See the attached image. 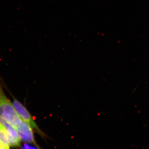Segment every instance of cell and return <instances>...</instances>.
<instances>
[{"instance_id": "6da1fadb", "label": "cell", "mask_w": 149, "mask_h": 149, "mask_svg": "<svg viewBox=\"0 0 149 149\" xmlns=\"http://www.w3.org/2000/svg\"><path fill=\"white\" fill-rule=\"evenodd\" d=\"M0 118L15 128L20 125L22 119L17 113L13 103L8 99L0 84Z\"/></svg>"}, {"instance_id": "7a4b0ae2", "label": "cell", "mask_w": 149, "mask_h": 149, "mask_svg": "<svg viewBox=\"0 0 149 149\" xmlns=\"http://www.w3.org/2000/svg\"><path fill=\"white\" fill-rule=\"evenodd\" d=\"M12 103L17 112L22 119L29 124L32 128L35 129L40 135L43 137H45V133L40 130L32 115L25 107L16 100H14Z\"/></svg>"}, {"instance_id": "3957f363", "label": "cell", "mask_w": 149, "mask_h": 149, "mask_svg": "<svg viewBox=\"0 0 149 149\" xmlns=\"http://www.w3.org/2000/svg\"><path fill=\"white\" fill-rule=\"evenodd\" d=\"M15 129L21 141L25 143L32 144L35 147H39L35 141L32 128L29 124L22 120L20 125Z\"/></svg>"}, {"instance_id": "277c9868", "label": "cell", "mask_w": 149, "mask_h": 149, "mask_svg": "<svg viewBox=\"0 0 149 149\" xmlns=\"http://www.w3.org/2000/svg\"><path fill=\"white\" fill-rule=\"evenodd\" d=\"M0 123L5 131L9 146L13 147L19 146L21 140L16 129L12 125L1 118Z\"/></svg>"}, {"instance_id": "5b68a950", "label": "cell", "mask_w": 149, "mask_h": 149, "mask_svg": "<svg viewBox=\"0 0 149 149\" xmlns=\"http://www.w3.org/2000/svg\"><path fill=\"white\" fill-rule=\"evenodd\" d=\"M9 148V145L6 143L1 139H0V149H8Z\"/></svg>"}]
</instances>
